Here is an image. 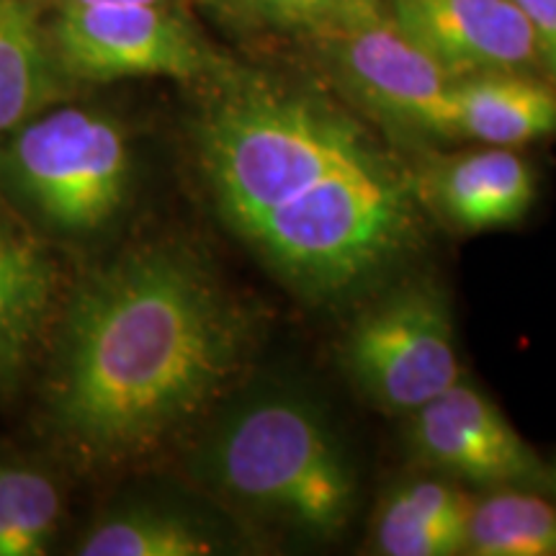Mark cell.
Returning <instances> with one entry per match:
<instances>
[{"instance_id":"6da1fadb","label":"cell","mask_w":556,"mask_h":556,"mask_svg":"<svg viewBox=\"0 0 556 556\" xmlns=\"http://www.w3.org/2000/svg\"><path fill=\"white\" fill-rule=\"evenodd\" d=\"M255 317L197 250L144 242L70 296L47 379L54 433L93 464L148 456L232 387Z\"/></svg>"},{"instance_id":"7a4b0ae2","label":"cell","mask_w":556,"mask_h":556,"mask_svg":"<svg viewBox=\"0 0 556 556\" xmlns=\"http://www.w3.org/2000/svg\"><path fill=\"white\" fill-rule=\"evenodd\" d=\"M217 86L199 119L197 148L214 204L238 238L377 144L317 96L235 73Z\"/></svg>"},{"instance_id":"3957f363","label":"cell","mask_w":556,"mask_h":556,"mask_svg":"<svg viewBox=\"0 0 556 556\" xmlns=\"http://www.w3.org/2000/svg\"><path fill=\"white\" fill-rule=\"evenodd\" d=\"M415 235L413 184L374 144L240 238L296 291L325 299L377 276Z\"/></svg>"},{"instance_id":"277c9868","label":"cell","mask_w":556,"mask_h":556,"mask_svg":"<svg viewBox=\"0 0 556 556\" xmlns=\"http://www.w3.org/2000/svg\"><path fill=\"white\" fill-rule=\"evenodd\" d=\"M204 482L229 503L309 536H338L358 482L317 409L291 397L242 402L199 451Z\"/></svg>"},{"instance_id":"5b68a950","label":"cell","mask_w":556,"mask_h":556,"mask_svg":"<svg viewBox=\"0 0 556 556\" xmlns=\"http://www.w3.org/2000/svg\"><path fill=\"white\" fill-rule=\"evenodd\" d=\"M3 173L45 225L70 235L96 232L127 201V131L114 116L93 109L41 111L13 131Z\"/></svg>"},{"instance_id":"8992f818","label":"cell","mask_w":556,"mask_h":556,"mask_svg":"<svg viewBox=\"0 0 556 556\" xmlns=\"http://www.w3.org/2000/svg\"><path fill=\"white\" fill-rule=\"evenodd\" d=\"M353 384L374 405L413 415L462 379L454 315L446 294L413 281L368 307L343 343Z\"/></svg>"},{"instance_id":"52a82bcc","label":"cell","mask_w":556,"mask_h":556,"mask_svg":"<svg viewBox=\"0 0 556 556\" xmlns=\"http://www.w3.org/2000/svg\"><path fill=\"white\" fill-rule=\"evenodd\" d=\"M60 70L70 78L214 80L232 73L206 39L168 5H67L50 31Z\"/></svg>"},{"instance_id":"ba28073f","label":"cell","mask_w":556,"mask_h":556,"mask_svg":"<svg viewBox=\"0 0 556 556\" xmlns=\"http://www.w3.org/2000/svg\"><path fill=\"white\" fill-rule=\"evenodd\" d=\"M351 93L384 122L430 137H451L454 78L384 11L317 41Z\"/></svg>"},{"instance_id":"9c48e42d","label":"cell","mask_w":556,"mask_h":556,"mask_svg":"<svg viewBox=\"0 0 556 556\" xmlns=\"http://www.w3.org/2000/svg\"><path fill=\"white\" fill-rule=\"evenodd\" d=\"M407 443L422 464L451 479L486 490L528 486L546 492V462L495 402L462 379L409 415Z\"/></svg>"},{"instance_id":"30bf717a","label":"cell","mask_w":556,"mask_h":556,"mask_svg":"<svg viewBox=\"0 0 556 556\" xmlns=\"http://www.w3.org/2000/svg\"><path fill=\"white\" fill-rule=\"evenodd\" d=\"M387 13L451 78L492 70L536 73L541 54L513 0H384Z\"/></svg>"},{"instance_id":"8fae6325","label":"cell","mask_w":556,"mask_h":556,"mask_svg":"<svg viewBox=\"0 0 556 556\" xmlns=\"http://www.w3.org/2000/svg\"><path fill=\"white\" fill-rule=\"evenodd\" d=\"M422 193L454 227L484 232L526 217L536 201V173L516 150L484 144L433 165Z\"/></svg>"},{"instance_id":"7c38bea8","label":"cell","mask_w":556,"mask_h":556,"mask_svg":"<svg viewBox=\"0 0 556 556\" xmlns=\"http://www.w3.org/2000/svg\"><path fill=\"white\" fill-rule=\"evenodd\" d=\"M556 135V83L536 73L492 70L454 78L451 137L490 148H523Z\"/></svg>"},{"instance_id":"4fadbf2b","label":"cell","mask_w":556,"mask_h":556,"mask_svg":"<svg viewBox=\"0 0 556 556\" xmlns=\"http://www.w3.org/2000/svg\"><path fill=\"white\" fill-rule=\"evenodd\" d=\"M58 274L47 250L0 212V389L21 379L54 309Z\"/></svg>"},{"instance_id":"5bb4252c","label":"cell","mask_w":556,"mask_h":556,"mask_svg":"<svg viewBox=\"0 0 556 556\" xmlns=\"http://www.w3.org/2000/svg\"><path fill=\"white\" fill-rule=\"evenodd\" d=\"M467 492L446 479H413L389 492L374 523V546L387 556L464 554L471 513Z\"/></svg>"},{"instance_id":"9a60e30c","label":"cell","mask_w":556,"mask_h":556,"mask_svg":"<svg viewBox=\"0 0 556 556\" xmlns=\"http://www.w3.org/2000/svg\"><path fill=\"white\" fill-rule=\"evenodd\" d=\"M62 70L26 0H0V137L52 106Z\"/></svg>"},{"instance_id":"2e32d148","label":"cell","mask_w":556,"mask_h":556,"mask_svg":"<svg viewBox=\"0 0 556 556\" xmlns=\"http://www.w3.org/2000/svg\"><path fill=\"white\" fill-rule=\"evenodd\" d=\"M464 554L556 556V497L528 486H495L471 503Z\"/></svg>"},{"instance_id":"e0dca14e","label":"cell","mask_w":556,"mask_h":556,"mask_svg":"<svg viewBox=\"0 0 556 556\" xmlns=\"http://www.w3.org/2000/svg\"><path fill=\"white\" fill-rule=\"evenodd\" d=\"M217 552L197 520L163 507H127L90 528L83 556H204Z\"/></svg>"},{"instance_id":"ac0fdd59","label":"cell","mask_w":556,"mask_h":556,"mask_svg":"<svg viewBox=\"0 0 556 556\" xmlns=\"http://www.w3.org/2000/svg\"><path fill=\"white\" fill-rule=\"evenodd\" d=\"M60 492L47 475L0 467V556H41L60 523Z\"/></svg>"},{"instance_id":"d6986e66","label":"cell","mask_w":556,"mask_h":556,"mask_svg":"<svg viewBox=\"0 0 556 556\" xmlns=\"http://www.w3.org/2000/svg\"><path fill=\"white\" fill-rule=\"evenodd\" d=\"M225 3L270 29L302 34L315 41L336 37L387 11L384 0H225Z\"/></svg>"},{"instance_id":"ffe728a7","label":"cell","mask_w":556,"mask_h":556,"mask_svg":"<svg viewBox=\"0 0 556 556\" xmlns=\"http://www.w3.org/2000/svg\"><path fill=\"white\" fill-rule=\"evenodd\" d=\"M531 26L536 39L541 67L556 83V0H513Z\"/></svg>"},{"instance_id":"44dd1931","label":"cell","mask_w":556,"mask_h":556,"mask_svg":"<svg viewBox=\"0 0 556 556\" xmlns=\"http://www.w3.org/2000/svg\"><path fill=\"white\" fill-rule=\"evenodd\" d=\"M60 9L67 5H168L170 0H58Z\"/></svg>"},{"instance_id":"7402d4cb","label":"cell","mask_w":556,"mask_h":556,"mask_svg":"<svg viewBox=\"0 0 556 556\" xmlns=\"http://www.w3.org/2000/svg\"><path fill=\"white\" fill-rule=\"evenodd\" d=\"M546 492L556 497V454L552 462H546Z\"/></svg>"}]
</instances>
